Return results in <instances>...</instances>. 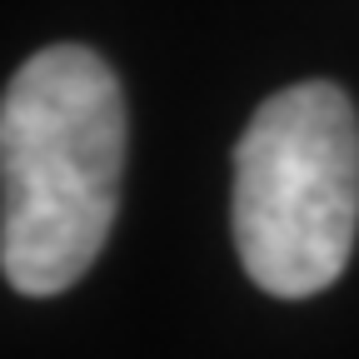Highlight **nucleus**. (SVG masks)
I'll use <instances>...</instances> for the list:
<instances>
[{
    "label": "nucleus",
    "mask_w": 359,
    "mask_h": 359,
    "mask_svg": "<svg viewBox=\"0 0 359 359\" xmlns=\"http://www.w3.org/2000/svg\"><path fill=\"white\" fill-rule=\"evenodd\" d=\"M125 175V95L85 45H45L0 100V264L11 290H70L110 240Z\"/></svg>",
    "instance_id": "obj_1"
},
{
    "label": "nucleus",
    "mask_w": 359,
    "mask_h": 359,
    "mask_svg": "<svg viewBox=\"0 0 359 359\" xmlns=\"http://www.w3.org/2000/svg\"><path fill=\"white\" fill-rule=\"evenodd\" d=\"M230 224L245 275L275 299L330 290L359 230V115L334 80L275 90L235 145Z\"/></svg>",
    "instance_id": "obj_2"
}]
</instances>
